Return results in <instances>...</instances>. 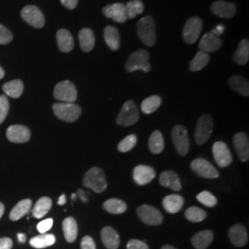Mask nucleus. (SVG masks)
<instances>
[{
    "mask_svg": "<svg viewBox=\"0 0 249 249\" xmlns=\"http://www.w3.org/2000/svg\"><path fill=\"white\" fill-rule=\"evenodd\" d=\"M137 32L144 45L153 46L156 42L155 22L151 16H145L138 21Z\"/></svg>",
    "mask_w": 249,
    "mask_h": 249,
    "instance_id": "1",
    "label": "nucleus"
},
{
    "mask_svg": "<svg viewBox=\"0 0 249 249\" xmlns=\"http://www.w3.org/2000/svg\"><path fill=\"white\" fill-rule=\"evenodd\" d=\"M83 185L88 188L92 189L96 193H101L107 189V181L106 174L99 167L90 168L84 175Z\"/></svg>",
    "mask_w": 249,
    "mask_h": 249,
    "instance_id": "2",
    "label": "nucleus"
},
{
    "mask_svg": "<svg viewBox=\"0 0 249 249\" xmlns=\"http://www.w3.org/2000/svg\"><path fill=\"white\" fill-rule=\"evenodd\" d=\"M150 60V53L147 50L139 49L135 51L127 59L125 63V70L129 73L136 71H143L144 72L151 71V64Z\"/></svg>",
    "mask_w": 249,
    "mask_h": 249,
    "instance_id": "3",
    "label": "nucleus"
},
{
    "mask_svg": "<svg viewBox=\"0 0 249 249\" xmlns=\"http://www.w3.org/2000/svg\"><path fill=\"white\" fill-rule=\"evenodd\" d=\"M52 109L58 119L66 122L77 121L81 115V108L75 103H56Z\"/></svg>",
    "mask_w": 249,
    "mask_h": 249,
    "instance_id": "4",
    "label": "nucleus"
},
{
    "mask_svg": "<svg viewBox=\"0 0 249 249\" xmlns=\"http://www.w3.org/2000/svg\"><path fill=\"white\" fill-rule=\"evenodd\" d=\"M140 117L138 107L134 101H126L116 118V123L121 126H130L138 122Z\"/></svg>",
    "mask_w": 249,
    "mask_h": 249,
    "instance_id": "5",
    "label": "nucleus"
},
{
    "mask_svg": "<svg viewBox=\"0 0 249 249\" xmlns=\"http://www.w3.org/2000/svg\"><path fill=\"white\" fill-rule=\"evenodd\" d=\"M53 97L61 103H75L78 98L76 86L70 80L61 81L54 87Z\"/></svg>",
    "mask_w": 249,
    "mask_h": 249,
    "instance_id": "6",
    "label": "nucleus"
},
{
    "mask_svg": "<svg viewBox=\"0 0 249 249\" xmlns=\"http://www.w3.org/2000/svg\"><path fill=\"white\" fill-rule=\"evenodd\" d=\"M213 130V120L212 116L204 115L200 116L195 129V141L197 145H203L208 142Z\"/></svg>",
    "mask_w": 249,
    "mask_h": 249,
    "instance_id": "7",
    "label": "nucleus"
},
{
    "mask_svg": "<svg viewBox=\"0 0 249 249\" xmlns=\"http://www.w3.org/2000/svg\"><path fill=\"white\" fill-rule=\"evenodd\" d=\"M172 139L178 153L182 156L187 155L190 147L187 129L181 124H176L172 130Z\"/></svg>",
    "mask_w": 249,
    "mask_h": 249,
    "instance_id": "8",
    "label": "nucleus"
},
{
    "mask_svg": "<svg viewBox=\"0 0 249 249\" xmlns=\"http://www.w3.org/2000/svg\"><path fill=\"white\" fill-rule=\"evenodd\" d=\"M202 27L203 22L201 18L198 17H192L189 18L183 29L184 41L189 45L196 43L201 34Z\"/></svg>",
    "mask_w": 249,
    "mask_h": 249,
    "instance_id": "9",
    "label": "nucleus"
},
{
    "mask_svg": "<svg viewBox=\"0 0 249 249\" xmlns=\"http://www.w3.org/2000/svg\"><path fill=\"white\" fill-rule=\"evenodd\" d=\"M137 214L143 223L149 225H160L163 222L162 214L150 205H142L137 209Z\"/></svg>",
    "mask_w": 249,
    "mask_h": 249,
    "instance_id": "10",
    "label": "nucleus"
},
{
    "mask_svg": "<svg viewBox=\"0 0 249 249\" xmlns=\"http://www.w3.org/2000/svg\"><path fill=\"white\" fill-rule=\"evenodd\" d=\"M21 17L28 24L36 29L45 26V15L42 10L36 6H26L21 10Z\"/></svg>",
    "mask_w": 249,
    "mask_h": 249,
    "instance_id": "11",
    "label": "nucleus"
},
{
    "mask_svg": "<svg viewBox=\"0 0 249 249\" xmlns=\"http://www.w3.org/2000/svg\"><path fill=\"white\" fill-rule=\"evenodd\" d=\"M191 169L203 178L214 179L219 178V172L213 165L203 158H197L191 162Z\"/></svg>",
    "mask_w": 249,
    "mask_h": 249,
    "instance_id": "12",
    "label": "nucleus"
},
{
    "mask_svg": "<svg viewBox=\"0 0 249 249\" xmlns=\"http://www.w3.org/2000/svg\"><path fill=\"white\" fill-rule=\"evenodd\" d=\"M213 153L216 163L222 168L229 166L232 162L231 151L228 149L227 145L223 142L214 143L213 146Z\"/></svg>",
    "mask_w": 249,
    "mask_h": 249,
    "instance_id": "13",
    "label": "nucleus"
},
{
    "mask_svg": "<svg viewBox=\"0 0 249 249\" xmlns=\"http://www.w3.org/2000/svg\"><path fill=\"white\" fill-rule=\"evenodd\" d=\"M7 138L13 143H26L31 138L30 129L22 124H12L7 130Z\"/></svg>",
    "mask_w": 249,
    "mask_h": 249,
    "instance_id": "14",
    "label": "nucleus"
},
{
    "mask_svg": "<svg viewBox=\"0 0 249 249\" xmlns=\"http://www.w3.org/2000/svg\"><path fill=\"white\" fill-rule=\"evenodd\" d=\"M103 14L105 17L112 18L118 23H124L128 18L126 15L125 5L122 3H116L113 5H108L103 9Z\"/></svg>",
    "mask_w": 249,
    "mask_h": 249,
    "instance_id": "15",
    "label": "nucleus"
},
{
    "mask_svg": "<svg viewBox=\"0 0 249 249\" xmlns=\"http://www.w3.org/2000/svg\"><path fill=\"white\" fill-rule=\"evenodd\" d=\"M155 170L148 165H138L133 170V179L139 186H145L150 184L155 178Z\"/></svg>",
    "mask_w": 249,
    "mask_h": 249,
    "instance_id": "16",
    "label": "nucleus"
},
{
    "mask_svg": "<svg viewBox=\"0 0 249 249\" xmlns=\"http://www.w3.org/2000/svg\"><path fill=\"white\" fill-rule=\"evenodd\" d=\"M223 41L220 36H215L212 32H209L202 36L198 45L200 51L205 53H211L219 50L222 46Z\"/></svg>",
    "mask_w": 249,
    "mask_h": 249,
    "instance_id": "17",
    "label": "nucleus"
},
{
    "mask_svg": "<svg viewBox=\"0 0 249 249\" xmlns=\"http://www.w3.org/2000/svg\"><path fill=\"white\" fill-rule=\"evenodd\" d=\"M233 145L242 161L249 160V140L248 135L244 132L236 133L233 137Z\"/></svg>",
    "mask_w": 249,
    "mask_h": 249,
    "instance_id": "18",
    "label": "nucleus"
},
{
    "mask_svg": "<svg viewBox=\"0 0 249 249\" xmlns=\"http://www.w3.org/2000/svg\"><path fill=\"white\" fill-rule=\"evenodd\" d=\"M229 239L235 247H244L248 241H249V235L248 231L244 225L240 223H236L232 225L228 231Z\"/></svg>",
    "mask_w": 249,
    "mask_h": 249,
    "instance_id": "19",
    "label": "nucleus"
},
{
    "mask_svg": "<svg viewBox=\"0 0 249 249\" xmlns=\"http://www.w3.org/2000/svg\"><path fill=\"white\" fill-rule=\"evenodd\" d=\"M211 11L214 15L223 18H231L236 13V6L233 3L225 1H217L211 7Z\"/></svg>",
    "mask_w": 249,
    "mask_h": 249,
    "instance_id": "20",
    "label": "nucleus"
},
{
    "mask_svg": "<svg viewBox=\"0 0 249 249\" xmlns=\"http://www.w3.org/2000/svg\"><path fill=\"white\" fill-rule=\"evenodd\" d=\"M102 241L107 249H117L120 244V238L117 231L110 227L106 226L102 229L101 231Z\"/></svg>",
    "mask_w": 249,
    "mask_h": 249,
    "instance_id": "21",
    "label": "nucleus"
},
{
    "mask_svg": "<svg viewBox=\"0 0 249 249\" xmlns=\"http://www.w3.org/2000/svg\"><path fill=\"white\" fill-rule=\"evenodd\" d=\"M159 183L162 187H168L174 191H179L182 188L180 178L173 171H164L160 174Z\"/></svg>",
    "mask_w": 249,
    "mask_h": 249,
    "instance_id": "22",
    "label": "nucleus"
},
{
    "mask_svg": "<svg viewBox=\"0 0 249 249\" xmlns=\"http://www.w3.org/2000/svg\"><path fill=\"white\" fill-rule=\"evenodd\" d=\"M56 40H57V45L59 49L64 53H69L74 48L73 36L66 29H60L57 31Z\"/></svg>",
    "mask_w": 249,
    "mask_h": 249,
    "instance_id": "23",
    "label": "nucleus"
},
{
    "mask_svg": "<svg viewBox=\"0 0 249 249\" xmlns=\"http://www.w3.org/2000/svg\"><path fill=\"white\" fill-rule=\"evenodd\" d=\"M213 238V231L204 230L194 234L191 238V243L196 249H206L211 245Z\"/></svg>",
    "mask_w": 249,
    "mask_h": 249,
    "instance_id": "24",
    "label": "nucleus"
},
{
    "mask_svg": "<svg viewBox=\"0 0 249 249\" xmlns=\"http://www.w3.org/2000/svg\"><path fill=\"white\" fill-rule=\"evenodd\" d=\"M183 196L178 194H172L165 196L162 200V205L167 213L171 214L178 213L184 206Z\"/></svg>",
    "mask_w": 249,
    "mask_h": 249,
    "instance_id": "25",
    "label": "nucleus"
},
{
    "mask_svg": "<svg viewBox=\"0 0 249 249\" xmlns=\"http://www.w3.org/2000/svg\"><path fill=\"white\" fill-rule=\"evenodd\" d=\"M104 39L108 47L116 51L120 47V35L116 27L107 26L104 30Z\"/></svg>",
    "mask_w": 249,
    "mask_h": 249,
    "instance_id": "26",
    "label": "nucleus"
},
{
    "mask_svg": "<svg viewBox=\"0 0 249 249\" xmlns=\"http://www.w3.org/2000/svg\"><path fill=\"white\" fill-rule=\"evenodd\" d=\"M80 48L84 52H90L95 45V36L89 28H84L79 33Z\"/></svg>",
    "mask_w": 249,
    "mask_h": 249,
    "instance_id": "27",
    "label": "nucleus"
},
{
    "mask_svg": "<svg viewBox=\"0 0 249 249\" xmlns=\"http://www.w3.org/2000/svg\"><path fill=\"white\" fill-rule=\"evenodd\" d=\"M32 208V200L27 198L20 200L18 203L15 205V207L11 210L9 213V219L13 222L20 220L22 217L29 213L30 210Z\"/></svg>",
    "mask_w": 249,
    "mask_h": 249,
    "instance_id": "28",
    "label": "nucleus"
},
{
    "mask_svg": "<svg viewBox=\"0 0 249 249\" xmlns=\"http://www.w3.org/2000/svg\"><path fill=\"white\" fill-rule=\"evenodd\" d=\"M63 231L66 240L73 243L78 236V224L74 218L68 217L63 222Z\"/></svg>",
    "mask_w": 249,
    "mask_h": 249,
    "instance_id": "29",
    "label": "nucleus"
},
{
    "mask_svg": "<svg viewBox=\"0 0 249 249\" xmlns=\"http://www.w3.org/2000/svg\"><path fill=\"white\" fill-rule=\"evenodd\" d=\"M3 91L5 92L6 96L11 98H18L21 96L23 92V82L20 80H11L5 83L2 87Z\"/></svg>",
    "mask_w": 249,
    "mask_h": 249,
    "instance_id": "30",
    "label": "nucleus"
},
{
    "mask_svg": "<svg viewBox=\"0 0 249 249\" xmlns=\"http://www.w3.org/2000/svg\"><path fill=\"white\" fill-rule=\"evenodd\" d=\"M229 85L231 89L242 96L248 97L249 95V80L241 76H232L229 79Z\"/></svg>",
    "mask_w": 249,
    "mask_h": 249,
    "instance_id": "31",
    "label": "nucleus"
},
{
    "mask_svg": "<svg viewBox=\"0 0 249 249\" xmlns=\"http://www.w3.org/2000/svg\"><path fill=\"white\" fill-rule=\"evenodd\" d=\"M52 207V200L51 198L44 196L41 197L37 202H36L35 207L32 210V213L33 216L36 219H41L43 217H45L47 213L50 211Z\"/></svg>",
    "mask_w": 249,
    "mask_h": 249,
    "instance_id": "32",
    "label": "nucleus"
},
{
    "mask_svg": "<svg viewBox=\"0 0 249 249\" xmlns=\"http://www.w3.org/2000/svg\"><path fill=\"white\" fill-rule=\"evenodd\" d=\"M249 40L245 39V40H242L239 43L238 48L233 55V60L236 64H238L240 66H244L249 62Z\"/></svg>",
    "mask_w": 249,
    "mask_h": 249,
    "instance_id": "33",
    "label": "nucleus"
},
{
    "mask_svg": "<svg viewBox=\"0 0 249 249\" xmlns=\"http://www.w3.org/2000/svg\"><path fill=\"white\" fill-rule=\"evenodd\" d=\"M104 209L111 214L124 213L127 209V205L123 200L117 198H110L103 204Z\"/></svg>",
    "mask_w": 249,
    "mask_h": 249,
    "instance_id": "34",
    "label": "nucleus"
},
{
    "mask_svg": "<svg viewBox=\"0 0 249 249\" xmlns=\"http://www.w3.org/2000/svg\"><path fill=\"white\" fill-rule=\"evenodd\" d=\"M210 61L209 53L202 51H198L194 56V58L190 61L189 70L192 72H196L203 70Z\"/></svg>",
    "mask_w": 249,
    "mask_h": 249,
    "instance_id": "35",
    "label": "nucleus"
},
{
    "mask_svg": "<svg viewBox=\"0 0 249 249\" xmlns=\"http://www.w3.org/2000/svg\"><path fill=\"white\" fill-rule=\"evenodd\" d=\"M149 148L150 151L154 154L160 153L164 150V141L162 134L160 133V131L156 130L151 133L149 139Z\"/></svg>",
    "mask_w": 249,
    "mask_h": 249,
    "instance_id": "36",
    "label": "nucleus"
},
{
    "mask_svg": "<svg viewBox=\"0 0 249 249\" xmlns=\"http://www.w3.org/2000/svg\"><path fill=\"white\" fill-rule=\"evenodd\" d=\"M161 105V98L158 95H152L142 101L141 108L144 114L150 115L154 113Z\"/></svg>",
    "mask_w": 249,
    "mask_h": 249,
    "instance_id": "37",
    "label": "nucleus"
},
{
    "mask_svg": "<svg viewBox=\"0 0 249 249\" xmlns=\"http://www.w3.org/2000/svg\"><path fill=\"white\" fill-rule=\"evenodd\" d=\"M55 243V237L53 234H41L30 240V245L35 249H45Z\"/></svg>",
    "mask_w": 249,
    "mask_h": 249,
    "instance_id": "38",
    "label": "nucleus"
},
{
    "mask_svg": "<svg viewBox=\"0 0 249 249\" xmlns=\"http://www.w3.org/2000/svg\"><path fill=\"white\" fill-rule=\"evenodd\" d=\"M185 216L187 221L191 223H200L206 219L207 213L204 210L198 207H190L186 211Z\"/></svg>",
    "mask_w": 249,
    "mask_h": 249,
    "instance_id": "39",
    "label": "nucleus"
},
{
    "mask_svg": "<svg viewBox=\"0 0 249 249\" xmlns=\"http://www.w3.org/2000/svg\"><path fill=\"white\" fill-rule=\"evenodd\" d=\"M127 18H134L144 11V5L141 0H131L125 5Z\"/></svg>",
    "mask_w": 249,
    "mask_h": 249,
    "instance_id": "40",
    "label": "nucleus"
},
{
    "mask_svg": "<svg viewBox=\"0 0 249 249\" xmlns=\"http://www.w3.org/2000/svg\"><path fill=\"white\" fill-rule=\"evenodd\" d=\"M196 199L201 203V204L207 206V207H210V208H213L215 207L217 203H218V200H217V197L214 196L213 194H212L210 191H202L200 192L197 196H196Z\"/></svg>",
    "mask_w": 249,
    "mask_h": 249,
    "instance_id": "41",
    "label": "nucleus"
},
{
    "mask_svg": "<svg viewBox=\"0 0 249 249\" xmlns=\"http://www.w3.org/2000/svg\"><path fill=\"white\" fill-rule=\"evenodd\" d=\"M136 144H137V137L133 134H131V135L125 137L120 142L118 143L117 150L120 152H127V151H131L136 146Z\"/></svg>",
    "mask_w": 249,
    "mask_h": 249,
    "instance_id": "42",
    "label": "nucleus"
},
{
    "mask_svg": "<svg viewBox=\"0 0 249 249\" xmlns=\"http://www.w3.org/2000/svg\"><path fill=\"white\" fill-rule=\"evenodd\" d=\"M9 102L8 96L0 95V124H2L9 114Z\"/></svg>",
    "mask_w": 249,
    "mask_h": 249,
    "instance_id": "43",
    "label": "nucleus"
},
{
    "mask_svg": "<svg viewBox=\"0 0 249 249\" xmlns=\"http://www.w3.org/2000/svg\"><path fill=\"white\" fill-rule=\"evenodd\" d=\"M13 39V35L8 28L0 24V45H7Z\"/></svg>",
    "mask_w": 249,
    "mask_h": 249,
    "instance_id": "44",
    "label": "nucleus"
},
{
    "mask_svg": "<svg viewBox=\"0 0 249 249\" xmlns=\"http://www.w3.org/2000/svg\"><path fill=\"white\" fill-rule=\"evenodd\" d=\"M53 219H51V218L46 219V220L42 221L41 223H38L37 229L41 234H45V233H46V231L51 229V227L53 226Z\"/></svg>",
    "mask_w": 249,
    "mask_h": 249,
    "instance_id": "45",
    "label": "nucleus"
},
{
    "mask_svg": "<svg viewBox=\"0 0 249 249\" xmlns=\"http://www.w3.org/2000/svg\"><path fill=\"white\" fill-rule=\"evenodd\" d=\"M126 249H150V248L143 241L132 239L127 243Z\"/></svg>",
    "mask_w": 249,
    "mask_h": 249,
    "instance_id": "46",
    "label": "nucleus"
},
{
    "mask_svg": "<svg viewBox=\"0 0 249 249\" xmlns=\"http://www.w3.org/2000/svg\"><path fill=\"white\" fill-rule=\"evenodd\" d=\"M81 249H96L95 242L90 236H84L80 244Z\"/></svg>",
    "mask_w": 249,
    "mask_h": 249,
    "instance_id": "47",
    "label": "nucleus"
},
{
    "mask_svg": "<svg viewBox=\"0 0 249 249\" xmlns=\"http://www.w3.org/2000/svg\"><path fill=\"white\" fill-rule=\"evenodd\" d=\"M13 246V242L8 237L0 238V249H11Z\"/></svg>",
    "mask_w": 249,
    "mask_h": 249,
    "instance_id": "48",
    "label": "nucleus"
},
{
    "mask_svg": "<svg viewBox=\"0 0 249 249\" xmlns=\"http://www.w3.org/2000/svg\"><path fill=\"white\" fill-rule=\"evenodd\" d=\"M60 2L62 3V5L65 8L69 9H76V7L78 6L79 0H60Z\"/></svg>",
    "mask_w": 249,
    "mask_h": 249,
    "instance_id": "49",
    "label": "nucleus"
},
{
    "mask_svg": "<svg viewBox=\"0 0 249 249\" xmlns=\"http://www.w3.org/2000/svg\"><path fill=\"white\" fill-rule=\"evenodd\" d=\"M224 30H225V27L223 25H218L216 28L213 29L211 32L214 34L215 36H221L224 33Z\"/></svg>",
    "mask_w": 249,
    "mask_h": 249,
    "instance_id": "50",
    "label": "nucleus"
},
{
    "mask_svg": "<svg viewBox=\"0 0 249 249\" xmlns=\"http://www.w3.org/2000/svg\"><path fill=\"white\" fill-rule=\"evenodd\" d=\"M67 202V199H66V196H65V194H62L61 196H59V198H58V205H64L65 203Z\"/></svg>",
    "mask_w": 249,
    "mask_h": 249,
    "instance_id": "51",
    "label": "nucleus"
},
{
    "mask_svg": "<svg viewBox=\"0 0 249 249\" xmlns=\"http://www.w3.org/2000/svg\"><path fill=\"white\" fill-rule=\"evenodd\" d=\"M78 194H79V196H80V198H81V200L83 201V202H87V198L85 197V192H83L82 190H79L78 191Z\"/></svg>",
    "mask_w": 249,
    "mask_h": 249,
    "instance_id": "52",
    "label": "nucleus"
},
{
    "mask_svg": "<svg viewBox=\"0 0 249 249\" xmlns=\"http://www.w3.org/2000/svg\"><path fill=\"white\" fill-rule=\"evenodd\" d=\"M17 237H18V241H19L20 243H24V242L26 241V236H25V234H23V233H18V234H17Z\"/></svg>",
    "mask_w": 249,
    "mask_h": 249,
    "instance_id": "53",
    "label": "nucleus"
},
{
    "mask_svg": "<svg viewBox=\"0 0 249 249\" xmlns=\"http://www.w3.org/2000/svg\"><path fill=\"white\" fill-rule=\"evenodd\" d=\"M4 213H5V206H4L3 203L0 202V219H1L2 216L4 215Z\"/></svg>",
    "mask_w": 249,
    "mask_h": 249,
    "instance_id": "54",
    "label": "nucleus"
},
{
    "mask_svg": "<svg viewBox=\"0 0 249 249\" xmlns=\"http://www.w3.org/2000/svg\"><path fill=\"white\" fill-rule=\"evenodd\" d=\"M161 249H176L175 247H173V246H171V245H164Z\"/></svg>",
    "mask_w": 249,
    "mask_h": 249,
    "instance_id": "55",
    "label": "nucleus"
},
{
    "mask_svg": "<svg viewBox=\"0 0 249 249\" xmlns=\"http://www.w3.org/2000/svg\"><path fill=\"white\" fill-rule=\"evenodd\" d=\"M4 76H5V71H4V70L0 66V80H2L4 78Z\"/></svg>",
    "mask_w": 249,
    "mask_h": 249,
    "instance_id": "56",
    "label": "nucleus"
},
{
    "mask_svg": "<svg viewBox=\"0 0 249 249\" xmlns=\"http://www.w3.org/2000/svg\"><path fill=\"white\" fill-rule=\"evenodd\" d=\"M71 198L72 200H75V198H76V194H72Z\"/></svg>",
    "mask_w": 249,
    "mask_h": 249,
    "instance_id": "57",
    "label": "nucleus"
}]
</instances>
